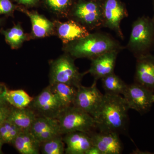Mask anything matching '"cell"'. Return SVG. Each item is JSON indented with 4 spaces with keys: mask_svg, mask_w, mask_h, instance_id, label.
<instances>
[{
    "mask_svg": "<svg viewBox=\"0 0 154 154\" xmlns=\"http://www.w3.org/2000/svg\"><path fill=\"white\" fill-rule=\"evenodd\" d=\"M30 131L41 143L61 135L57 119L45 116L36 117Z\"/></svg>",
    "mask_w": 154,
    "mask_h": 154,
    "instance_id": "cell-14",
    "label": "cell"
},
{
    "mask_svg": "<svg viewBox=\"0 0 154 154\" xmlns=\"http://www.w3.org/2000/svg\"><path fill=\"white\" fill-rule=\"evenodd\" d=\"M154 45V18L143 16L134 21L126 48L137 57L149 54Z\"/></svg>",
    "mask_w": 154,
    "mask_h": 154,
    "instance_id": "cell-3",
    "label": "cell"
},
{
    "mask_svg": "<svg viewBox=\"0 0 154 154\" xmlns=\"http://www.w3.org/2000/svg\"><path fill=\"white\" fill-rule=\"evenodd\" d=\"M128 107L123 97L119 95L104 94L102 102L92 116L96 128L101 131L123 132L128 119Z\"/></svg>",
    "mask_w": 154,
    "mask_h": 154,
    "instance_id": "cell-1",
    "label": "cell"
},
{
    "mask_svg": "<svg viewBox=\"0 0 154 154\" xmlns=\"http://www.w3.org/2000/svg\"><path fill=\"white\" fill-rule=\"evenodd\" d=\"M49 86L63 109L73 106L77 88L63 83H56Z\"/></svg>",
    "mask_w": 154,
    "mask_h": 154,
    "instance_id": "cell-19",
    "label": "cell"
},
{
    "mask_svg": "<svg viewBox=\"0 0 154 154\" xmlns=\"http://www.w3.org/2000/svg\"><path fill=\"white\" fill-rule=\"evenodd\" d=\"M81 73L75 65L73 58L67 54L54 61L51 66L50 85L63 83L78 88L82 85L84 75Z\"/></svg>",
    "mask_w": 154,
    "mask_h": 154,
    "instance_id": "cell-5",
    "label": "cell"
},
{
    "mask_svg": "<svg viewBox=\"0 0 154 154\" xmlns=\"http://www.w3.org/2000/svg\"><path fill=\"white\" fill-rule=\"evenodd\" d=\"M41 143L29 130L21 131L12 144L20 154H38Z\"/></svg>",
    "mask_w": 154,
    "mask_h": 154,
    "instance_id": "cell-17",
    "label": "cell"
},
{
    "mask_svg": "<svg viewBox=\"0 0 154 154\" xmlns=\"http://www.w3.org/2000/svg\"><path fill=\"white\" fill-rule=\"evenodd\" d=\"M70 15L89 30L102 28V0H81L74 6Z\"/></svg>",
    "mask_w": 154,
    "mask_h": 154,
    "instance_id": "cell-6",
    "label": "cell"
},
{
    "mask_svg": "<svg viewBox=\"0 0 154 154\" xmlns=\"http://www.w3.org/2000/svg\"><path fill=\"white\" fill-rule=\"evenodd\" d=\"M57 119L61 134L75 131L90 134L96 128L93 116L74 106L62 110Z\"/></svg>",
    "mask_w": 154,
    "mask_h": 154,
    "instance_id": "cell-4",
    "label": "cell"
},
{
    "mask_svg": "<svg viewBox=\"0 0 154 154\" xmlns=\"http://www.w3.org/2000/svg\"><path fill=\"white\" fill-rule=\"evenodd\" d=\"M102 10L103 27L113 30L119 37L124 39L120 24L128 16L124 4L121 0H102Z\"/></svg>",
    "mask_w": 154,
    "mask_h": 154,
    "instance_id": "cell-7",
    "label": "cell"
},
{
    "mask_svg": "<svg viewBox=\"0 0 154 154\" xmlns=\"http://www.w3.org/2000/svg\"><path fill=\"white\" fill-rule=\"evenodd\" d=\"M85 154H102L101 152L99 150L98 148L94 146H92L88 149L87 151L86 152Z\"/></svg>",
    "mask_w": 154,
    "mask_h": 154,
    "instance_id": "cell-30",
    "label": "cell"
},
{
    "mask_svg": "<svg viewBox=\"0 0 154 154\" xmlns=\"http://www.w3.org/2000/svg\"><path fill=\"white\" fill-rule=\"evenodd\" d=\"M1 33L5 37L6 42L13 49H17L27 39V36L19 24L7 30L2 29Z\"/></svg>",
    "mask_w": 154,
    "mask_h": 154,
    "instance_id": "cell-23",
    "label": "cell"
},
{
    "mask_svg": "<svg viewBox=\"0 0 154 154\" xmlns=\"http://www.w3.org/2000/svg\"><path fill=\"white\" fill-rule=\"evenodd\" d=\"M97 81L94 80L89 87L80 86L77 89L73 106L93 115L103 99L102 94L97 87Z\"/></svg>",
    "mask_w": 154,
    "mask_h": 154,
    "instance_id": "cell-9",
    "label": "cell"
},
{
    "mask_svg": "<svg viewBox=\"0 0 154 154\" xmlns=\"http://www.w3.org/2000/svg\"><path fill=\"white\" fill-rule=\"evenodd\" d=\"M20 4L26 5H34L37 2V0H16Z\"/></svg>",
    "mask_w": 154,
    "mask_h": 154,
    "instance_id": "cell-31",
    "label": "cell"
},
{
    "mask_svg": "<svg viewBox=\"0 0 154 154\" xmlns=\"http://www.w3.org/2000/svg\"><path fill=\"white\" fill-rule=\"evenodd\" d=\"M6 101L11 107L22 109L26 108L33 101V97L24 90H8L5 94Z\"/></svg>",
    "mask_w": 154,
    "mask_h": 154,
    "instance_id": "cell-21",
    "label": "cell"
},
{
    "mask_svg": "<svg viewBox=\"0 0 154 154\" xmlns=\"http://www.w3.org/2000/svg\"><path fill=\"white\" fill-rule=\"evenodd\" d=\"M105 94L110 95L123 94L128 85L114 73L101 79Z\"/></svg>",
    "mask_w": 154,
    "mask_h": 154,
    "instance_id": "cell-22",
    "label": "cell"
},
{
    "mask_svg": "<svg viewBox=\"0 0 154 154\" xmlns=\"http://www.w3.org/2000/svg\"><path fill=\"white\" fill-rule=\"evenodd\" d=\"M153 1V8H154V0H152ZM153 18H154V15Z\"/></svg>",
    "mask_w": 154,
    "mask_h": 154,
    "instance_id": "cell-34",
    "label": "cell"
},
{
    "mask_svg": "<svg viewBox=\"0 0 154 154\" xmlns=\"http://www.w3.org/2000/svg\"><path fill=\"white\" fill-rule=\"evenodd\" d=\"M119 51H109L91 60L90 68L87 72L97 81L114 72L117 55Z\"/></svg>",
    "mask_w": 154,
    "mask_h": 154,
    "instance_id": "cell-13",
    "label": "cell"
},
{
    "mask_svg": "<svg viewBox=\"0 0 154 154\" xmlns=\"http://www.w3.org/2000/svg\"><path fill=\"white\" fill-rule=\"evenodd\" d=\"M31 103L33 107L45 117L57 119L63 110L49 85L33 99Z\"/></svg>",
    "mask_w": 154,
    "mask_h": 154,
    "instance_id": "cell-10",
    "label": "cell"
},
{
    "mask_svg": "<svg viewBox=\"0 0 154 154\" xmlns=\"http://www.w3.org/2000/svg\"><path fill=\"white\" fill-rule=\"evenodd\" d=\"M122 95L129 109L140 113L148 111L154 102L152 92L137 83L128 85Z\"/></svg>",
    "mask_w": 154,
    "mask_h": 154,
    "instance_id": "cell-8",
    "label": "cell"
},
{
    "mask_svg": "<svg viewBox=\"0 0 154 154\" xmlns=\"http://www.w3.org/2000/svg\"><path fill=\"white\" fill-rule=\"evenodd\" d=\"M46 3L53 11L65 16L70 15L73 8V0H46Z\"/></svg>",
    "mask_w": 154,
    "mask_h": 154,
    "instance_id": "cell-25",
    "label": "cell"
},
{
    "mask_svg": "<svg viewBox=\"0 0 154 154\" xmlns=\"http://www.w3.org/2000/svg\"><path fill=\"white\" fill-rule=\"evenodd\" d=\"M30 18L33 35L38 38H42L49 35L53 29V24L49 20L36 13L25 11Z\"/></svg>",
    "mask_w": 154,
    "mask_h": 154,
    "instance_id": "cell-20",
    "label": "cell"
},
{
    "mask_svg": "<svg viewBox=\"0 0 154 154\" xmlns=\"http://www.w3.org/2000/svg\"><path fill=\"white\" fill-rule=\"evenodd\" d=\"M3 22V20L2 19H0V25H1V24H2V22Z\"/></svg>",
    "mask_w": 154,
    "mask_h": 154,
    "instance_id": "cell-33",
    "label": "cell"
},
{
    "mask_svg": "<svg viewBox=\"0 0 154 154\" xmlns=\"http://www.w3.org/2000/svg\"><path fill=\"white\" fill-rule=\"evenodd\" d=\"M57 31L59 37L66 45L84 38L90 33L85 27L74 19L60 23Z\"/></svg>",
    "mask_w": 154,
    "mask_h": 154,
    "instance_id": "cell-16",
    "label": "cell"
},
{
    "mask_svg": "<svg viewBox=\"0 0 154 154\" xmlns=\"http://www.w3.org/2000/svg\"><path fill=\"white\" fill-rule=\"evenodd\" d=\"M36 118L33 110L26 108L18 109L12 107L7 120L14 123L22 131H29Z\"/></svg>",
    "mask_w": 154,
    "mask_h": 154,
    "instance_id": "cell-18",
    "label": "cell"
},
{
    "mask_svg": "<svg viewBox=\"0 0 154 154\" xmlns=\"http://www.w3.org/2000/svg\"><path fill=\"white\" fill-rule=\"evenodd\" d=\"M4 143L1 140H0V154L2 153V147L3 145L4 144Z\"/></svg>",
    "mask_w": 154,
    "mask_h": 154,
    "instance_id": "cell-32",
    "label": "cell"
},
{
    "mask_svg": "<svg viewBox=\"0 0 154 154\" xmlns=\"http://www.w3.org/2000/svg\"><path fill=\"white\" fill-rule=\"evenodd\" d=\"M93 145L99 149L102 154H119L122 145L117 133L112 131H93L90 133Z\"/></svg>",
    "mask_w": 154,
    "mask_h": 154,
    "instance_id": "cell-11",
    "label": "cell"
},
{
    "mask_svg": "<svg viewBox=\"0 0 154 154\" xmlns=\"http://www.w3.org/2000/svg\"><path fill=\"white\" fill-rule=\"evenodd\" d=\"M152 99L153 101V102H154V94H153V95Z\"/></svg>",
    "mask_w": 154,
    "mask_h": 154,
    "instance_id": "cell-35",
    "label": "cell"
},
{
    "mask_svg": "<svg viewBox=\"0 0 154 154\" xmlns=\"http://www.w3.org/2000/svg\"><path fill=\"white\" fill-rule=\"evenodd\" d=\"M66 144L65 152L67 154H85L93 146L90 134L82 131H75L65 134L63 139Z\"/></svg>",
    "mask_w": 154,
    "mask_h": 154,
    "instance_id": "cell-15",
    "label": "cell"
},
{
    "mask_svg": "<svg viewBox=\"0 0 154 154\" xmlns=\"http://www.w3.org/2000/svg\"><path fill=\"white\" fill-rule=\"evenodd\" d=\"M135 83L152 92L154 90V55L148 54L137 57Z\"/></svg>",
    "mask_w": 154,
    "mask_h": 154,
    "instance_id": "cell-12",
    "label": "cell"
},
{
    "mask_svg": "<svg viewBox=\"0 0 154 154\" xmlns=\"http://www.w3.org/2000/svg\"><path fill=\"white\" fill-rule=\"evenodd\" d=\"M8 89L5 85L0 83V107L8 106L9 105L6 101L5 94Z\"/></svg>",
    "mask_w": 154,
    "mask_h": 154,
    "instance_id": "cell-28",
    "label": "cell"
},
{
    "mask_svg": "<svg viewBox=\"0 0 154 154\" xmlns=\"http://www.w3.org/2000/svg\"><path fill=\"white\" fill-rule=\"evenodd\" d=\"M0 140L4 143H11L8 130L4 122L0 125Z\"/></svg>",
    "mask_w": 154,
    "mask_h": 154,
    "instance_id": "cell-27",
    "label": "cell"
},
{
    "mask_svg": "<svg viewBox=\"0 0 154 154\" xmlns=\"http://www.w3.org/2000/svg\"></svg>",
    "mask_w": 154,
    "mask_h": 154,
    "instance_id": "cell-36",
    "label": "cell"
},
{
    "mask_svg": "<svg viewBox=\"0 0 154 154\" xmlns=\"http://www.w3.org/2000/svg\"><path fill=\"white\" fill-rule=\"evenodd\" d=\"M42 152L44 154H63L65 152L64 144L60 135L42 143Z\"/></svg>",
    "mask_w": 154,
    "mask_h": 154,
    "instance_id": "cell-24",
    "label": "cell"
},
{
    "mask_svg": "<svg viewBox=\"0 0 154 154\" xmlns=\"http://www.w3.org/2000/svg\"><path fill=\"white\" fill-rule=\"evenodd\" d=\"M15 9V5L10 0H0V15H11Z\"/></svg>",
    "mask_w": 154,
    "mask_h": 154,
    "instance_id": "cell-26",
    "label": "cell"
},
{
    "mask_svg": "<svg viewBox=\"0 0 154 154\" xmlns=\"http://www.w3.org/2000/svg\"><path fill=\"white\" fill-rule=\"evenodd\" d=\"M123 48L119 42L109 34L96 32L66 44L65 50L73 58H87L91 60L105 53L120 51Z\"/></svg>",
    "mask_w": 154,
    "mask_h": 154,
    "instance_id": "cell-2",
    "label": "cell"
},
{
    "mask_svg": "<svg viewBox=\"0 0 154 154\" xmlns=\"http://www.w3.org/2000/svg\"><path fill=\"white\" fill-rule=\"evenodd\" d=\"M11 108L9 106L0 107V125L2 124L8 119Z\"/></svg>",
    "mask_w": 154,
    "mask_h": 154,
    "instance_id": "cell-29",
    "label": "cell"
}]
</instances>
